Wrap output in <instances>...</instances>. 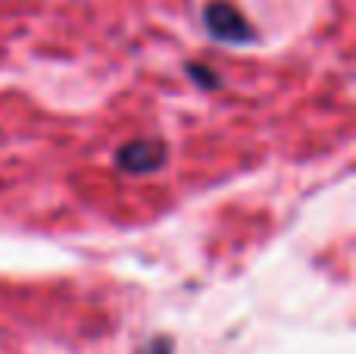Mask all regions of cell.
Returning a JSON list of instances; mask_svg holds the SVG:
<instances>
[{"mask_svg": "<svg viewBox=\"0 0 356 354\" xmlns=\"http://www.w3.org/2000/svg\"><path fill=\"white\" fill-rule=\"evenodd\" d=\"M116 167L131 176H147L166 167V144L156 138H135L125 141L116 154Z\"/></svg>", "mask_w": 356, "mask_h": 354, "instance_id": "cell-2", "label": "cell"}, {"mask_svg": "<svg viewBox=\"0 0 356 354\" xmlns=\"http://www.w3.org/2000/svg\"><path fill=\"white\" fill-rule=\"evenodd\" d=\"M172 348H175V342L169 336H156V339H150L138 354H172Z\"/></svg>", "mask_w": 356, "mask_h": 354, "instance_id": "cell-4", "label": "cell"}, {"mask_svg": "<svg viewBox=\"0 0 356 354\" xmlns=\"http://www.w3.org/2000/svg\"><path fill=\"white\" fill-rule=\"evenodd\" d=\"M188 75L197 82L200 88H219V79H216V72L209 66H203V63H188Z\"/></svg>", "mask_w": 356, "mask_h": 354, "instance_id": "cell-3", "label": "cell"}, {"mask_svg": "<svg viewBox=\"0 0 356 354\" xmlns=\"http://www.w3.org/2000/svg\"><path fill=\"white\" fill-rule=\"evenodd\" d=\"M203 25L222 44H250L257 38L247 16L234 3H228V0H209L203 6Z\"/></svg>", "mask_w": 356, "mask_h": 354, "instance_id": "cell-1", "label": "cell"}]
</instances>
